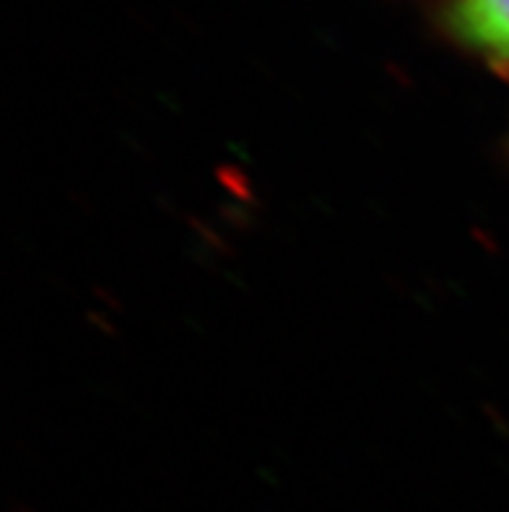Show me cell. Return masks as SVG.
<instances>
[{
    "mask_svg": "<svg viewBox=\"0 0 509 512\" xmlns=\"http://www.w3.org/2000/svg\"><path fill=\"white\" fill-rule=\"evenodd\" d=\"M447 19L468 50L509 68V0H452Z\"/></svg>",
    "mask_w": 509,
    "mask_h": 512,
    "instance_id": "obj_1",
    "label": "cell"
}]
</instances>
